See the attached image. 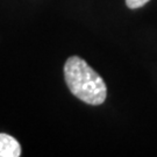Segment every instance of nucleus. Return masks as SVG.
<instances>
[{"label":"nucleus","instance_id":"f257e3e1","mask_svg":"<svg viewBox=\"0 0 157 157\" xmlns=\"http://www.w3.org/2000/svg\"><path fill=\"white\" fill-rule=\"evenodd\" d=\"M65 82L75 97L89 105H101L107 95V87L94 70L78 56L67 58L64 65Z\"/></svg>","mask_w":157,"mask_h":157},{"label":"nucleus","instance_id":"f03ea898","mask_svg":"<svg viewBox=\"0 0 157 157\" xmlns=\"http://www.w3.org/2000/svg\"><path fill=\"white\" fill-rule=\"evenodd\" d=\"M21 155L20 143L13 136L0 133V157H19Z\"/></svg>","mask_w":157,"mask_h":157},{"label":"nucleus","instance_id":"7ed1b4c3","mask_svg":"<svg viewBox=\"0 0 157 157\" xmlns=\"http://www.w3.org/2000/svg\"><path fill=\"white\" fill-rule=\"evenodd\" d=\"M149 0H126V4L129 8H139V7H142L144 6L148 2Z\"/></svg>","mask_w":157,"mask_h":157}]
</instances>
